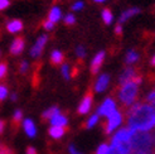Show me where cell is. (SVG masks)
<instances>
[{
	"mask_svg": "<svg viewBox=\"0 0 155 154\" xmlns=\"http://www.w3.org/2000/svg\"><path fill=\"white\" fill-rule=\"evenodd\" d=\"M134 133H135V130H133V129L122 128L112 136L111 143H130V139Z\"/></svg>",
	"mask_w": 155,
	"mask_h": 154,
	"instance_id": "obj_5",
	"label": "cell"
},
{
	"mask_svg": "<svg viewBox=\"0 0 155 154\" xmlns=\"http://www.w3.org/2000/svg\"><path fill=\"white\" fill-rule=\"evenodd\" d=\"M5 121L4 120H0V135H2L4 133V130H5Z\"/></svg>",
	"mask_w": 155,
	"mask_h": 154,
	"instance_id": "obj_40",
	"label": "cell"
},
{
	"mask_svg": "<svg viewBox=\"0 0 155 154\" xmlns=\"http://www.w3.org/2000/svg\"><path fill=\"white\" fill-rule=\"evenodd\" d=\"M108 153V145L106 143L101 144L96 150V154H107Z\"/></svg>",
	"mask_w": 155,
	"mask_h": 154,
	"instance_id": "obj_28",
	"label": "cell"
},
{
	"mask_svg": "<svg viewBox=\"0 0 155 154\" xmlns=\"http://www.w3.org/2000/svg\"><path fill=\"white\" fill-rule=\"evenodd\" d=\"M122 119H124V115L120 111H117V110H116L114 114H111L110 116L107 118V121L104 124V132H105V134H107V135L111 134L116 128L120 126V124L122 122Z\"/></svg>",
	"mask_w": 155,
	"mask_h": 154,
	"instance_id": "obj_4",
	"label": "cell"
},
{
	"mask_svg": "<svg viewBox=\"0 0 155 154\" xmlns=\"http://www.w3.org/2000/svg\"><path fill=\"white\" fill-rule=\"evenodd\" d=\"M107 154H120V152L116 149L114 145H110V147H108V153Z\"/></svg>",
	"mask_w": 155,
	"mask_h": 154,
	"instance_id": "obj_36",
	"label": "cell"
},
{
	"mask_svg": "<svg viewBox=\"0 0 155 154\" xmlns=\"http://www.w3.org/2000/svg\"><path fill=\"white\" fill-rule=\"evenodd\" d=\"M151 66H155V56H154L153 59H151Z\"/></svg>",
	"mask_w": 155,
	"mask_h": 154,
	"instance_id": "obj_43",
	"label": "cell"
},
{
	"mask_svg": "<svg viewBox=\"0 0 155 154\" xmlns=\"http://www.w3.org/2000/svg\"><path fill=\"white\" fill-rule=\"evenodd\" d=\"M69 153L71 154H82V153H80V152H77V149L74 148V145H69Z\"/></svg>",
	"mask_w": 155,
	"mask_h": 154,
	"instance_id": "obj_39",
	"label": "cell"
},
{
	"mask_svg": "<svg viewBox=\"0 0 155 154\" xmlns=\"http://www.w3.org/2000/svg\"><path fill=\"white\" fill-rule=\"evenodd\" d=\"M74 22H76V18H74L73 14H67L64 17V24L66 25H72V24H74Z\"/></svg>",
	"mask_w": 155,
	"mask_h": 154,
	"instance_id": "obj_27",
	"label": "cell"
},
{
	"mask_svg": "<svg viewBox=\"0 0 155 154\" xmlns=\"http://www.w3.org/2000/svg\"><path fill=\"white\" fill-rule=\"evenodd\" d=\"M67 132H68L67 126H52L48 130V134L53 138V139H59V138H62Z\"/></svg>",
	"mask_w": 155,
	"mask_h": 154,
	"instance_id": "obj_13",
	"label": "cell"
},
{
	"mask_svg": "<svg viewBox=\"0 0 155 154\" xmlns=\"http://www.w3.org/2000/svg\"><path fill=\"white\" fill-rule=\"evenodd\" d=\"M0 56H2V52H0Z\"/></svg>",
	"mask_w": 155,
	"mask_h": 154,
	"instance_id": "obj_45",
	"label": "cell"
},
{
	"mask_svg": "<svg viewBox=\"0 0 155 154\" xmlns=\"http://www.w3.org/2000/svg\"><path fill=\"white\" fill-rule=\"evenodd\" d=\"M150 134H151V138H153V142H154V145H155V128L150 132Z\"/></svg>",
	"mask_w": 155,
	"mask_h": 154,
	"instance_id": "obj_41",
	"label": "cell"
},
{
	"mask_svg": "<svg viewBox=\"0 0 155 154\" xmlns=\"http://www.w3.org/2000/svg\"><path fill=\"white\" fill-rule=\"evenodd\" d=\"M49 121H51V124L53 126H66L67 122H68L67 118L64 116V115H62L61 112H58L57 115H54V116Z\"/></svg>",
	"mask_w": 155,
	"mask_h": 154,
	"instance_id": "obj_14",
	"label": "cell"
},
{
	"mask_svg": "<svg viewBox=\"0 0 155 154\" xmlns=\"http://www.w3.org/2000/svg\"><path fill=\"white\" fill-rule=\"evenodd\" d=\"M112 13H111V10L110 9H107V8H106V9H104L102 10V19H104V22H105V24H111V23H112Z\"/></svg>",
	"mask_w": 155,
	"mask_h": 154,
	"instance_id": "obj_21",
	"label": "cell"
},
{
	"mask_svg": "<svg viewBox=\"0 0 155 154\" xmlns=\"http://www.w3.org/2000/svg\"><path fill=\"white\" fill-rule=\"evenodd\" d=\"M28 67H29L28 62H25V61H23V62L20 63V66H19V70H20V72H25V71L28 70Z\"/></svg>",
	"mask_w": 155,
	"mask_h": 154,
	"instance_id": "obj_35",
	"label": "cell"
},
{
	"mask_svg": "<svg viewBox=\"0 0 155 154\" xmlns=\"http://www.w3.org/2000/svg\"><path fill=\"white\" fill-rule=\"evenodd\" d=\"M115 111H116V104H115V101L111 97H108V99H106L105 101L102 102V105L97 109V115H98V116L101 115V116L108 118Z\"/></svg>",
	"mask_w": 155,
	"mask_h": 154,
	"instance_id": "obj_6",
	"label": "cell"
},
{
	"mask_svg": "<svg viewBox=\"0 0 155 154\" xmlns=\"http://www.w3.org/2000/svg\"><path fill=\"white\" fill-rule=\"evenodd\" d=\"M12 100H13V101H15V100H17V95L13 94V95H12Z\"/></svg>",
	"mask_w": 155,
	"mask_h": 154,
	"instance_id": "obj_42",
	"label": "cell"
},
{
	"mask_svg": "<svg viewBox=\"0 0 155 154\" xmlns=\"http://www.w3.org/2000/svg\"><path fill=\"white\" fill-rule=\"evenodd\" d=\"M137 58H139V55L135 52V51H129L127 52V55H126V63H134V62H136L137 61Z\"/></svg>",
	"mask_w": 155,
	"mask_h": 154,
	"instance_id": "obj_23",
	"label": "cell"
},
{
	"mask_svg": "<svg viewBox=\"0 0 155 154\" xmlns=\"http://www.w3.org/2000/svg\"><path fill=\"white\" fill-rule=\"evenodd\" d=\"M6 29H8V32H10V33L20 32V30L23 29V23H21V20H19V19L12 20L10 23H8Z\"/></svg>",
	"mask_w": 155,
	"mask_h": 154,
	"instance_id": "obj_16",
	"label": "cell"
},
{
	"mask_svg": "<svg viewBox=\"0 0 155 154\" xmlns=\"http://www.w3.org/2000/svg\"><path fill=\"white\" fill-rule=\"evenodd\" d=\"M135 76H136V70H135V68H133V67L126 68V70L124 71V72L120 75V77H119V83H120V86H121V85H124V83H126V82H130Z\"/></svg>",
	"mask_w": 155,
	"mask_h": 154,
	"instance_id": "obj_11",
	"label": "cell"
},
{
	"mask_svg": "<svg viewBox=\"0 0 155 154\" xmlns=\"http://www.w3.org/2000/svg\"><path fill=\"white\" fill-rule=\"evenodd\" d=\"M61 14H62V12H61L59 8H57V6L52 8L51 12H49V14H48V20H51L52 23L58 22V20L61 19Z\"/></svg>",
	"mask_w": 155,
	"mask_h": 154,
	"instance_id": "obj_18",
	"label": "cell"
},
{
	"mask_svg": "<svg viewBox=\"0 0 155 154\" xmlns=\"http://www.w3.org/2000/svg\"><path fill=\"white\" fill-rule=\"evenodd\" d=\"M104 59H105V52L104 51L98 52L97 55L94 57V59H92V62H91V72H92V75H96L98 72V70L101 68V66L104 63Z\"/></svg>",
	"mask_w": 155,
	"mask_h": 154,
	"instance_id": "obj_9",
	"label": "cell"
},
{
	"mask_svg": "<svg viewBox=\"0 0 155 154\" xmlns=\"http://www.w3.org/2000/svg\"><path fill=\"white\" fill-rule=\"evenodd\" d=\"M63 53L59 52V51H53L52 52V55H51V62L54 65V66H57V65H61L62 62H63Z\"/></svg>",
	"mask_w": 155,
	"mask_h": 154,
	"instance_id": "obj_19",
	"label": "cell"
},
{
	"mask_svg": "<svg viewBox=\"0 0 155 154\" xmlns=\"http://www.w3.org/2000/svg\"><path fill=\"white\" fill-rule=\"evenodd\" d=\"M61 72H62V76L64 77V80H69V66L67 63H64L62 66Z\"/></svg>",
	"mask_w": 155,
	"mask_h": 154,
	"instance_id": "obj_25",
	"label": "cell"
},
{
	"mask_svg": "<svg viewBox=\"0 0 155 154\" xmlns=\"http://www.w3.org/2000/svg\"><path fill=\"white\" fill-rule=\"evenodd\" d=\"M139 94V85L135 82L130 81L121 85L117 90V99L122 104V106L125 109H129L131 105H134Z\"/></svg>",
	"mask_w": 155,
	"mask_h": 154,
	"instance_id": "obj_3",
	"label": "cell"
},
{
	"mask_svg": "<svg viewBox=\"0 0 155 154\" xmlns=\"http://www.w3.org/2000/svg\"><path fill=\"white\" fill-rule=\"evenodd\" d=\"M43 28L45 30H52L54 28V23H52L51 20H44L43 22Z\"/></svg>",
	"mask_w": 155,
	"mask_h": 154,
	"instance_id": "obj_32",
	"label": "cell"
},
{
	"mask_svg": "<svg viewBox=\"0 0 155 154\" xmlns=\"http://www.w3.org/2000/svg\"><path fill=\"white\" fill-rule=\"evenodd\" d=\"M24 38H21V37H18V38H15L14 42L12 43L10 45V53L14 56H18L20 55V53L23 52V49H24Z\"/></svg>",
	"mask_w": 155,
	"mask_h": 154,
	"instance_id": "obj_10",
	"label": "cell"
},
{
	"mask_svg": "<svg viewBox=\"0 0 155 154\" xmlns=\"http://www.w3.org/2000/svg\"><path fill=\"white\" fill-rule=\"evenodd\" d=\"M92 100H94V95H92V91H87V94L84 95V97L82 99V101L78 106V114L83 115V114H87L91 110V106H92Z\"/></svg>",
	"mask_w": 155,
	"mask_h": 154,
	"instance_id": "obj_8",
	"label": "cell"
},
{
	"mask_svg": "<svg viewBox=\"0 0 155 154\" xmlns=\"http://www.w3.org/2000/svg\"><path fill=\"white\" fill-rule=\"evenodd\" d=\"M25 154H38V152H37V149L35 148H33V147H28L27 148V153Z\"/></svg>",
	"mask_w": 155,
	"mask_h": 154,
	"instance_id": "obj_38",
	"label": "cell"
},
{
	"mask_svg": "<svg viewBox=\"0 0 155 154\" xmlns=\"http://www.w3.org/2000/svg\"><path fill=\"white\" fill-rule=\"evenodd\" d=\"M59 112V110H58V107L57 106H53V107H51V109H48V110H45L43 114H42V119L43 120H51L54 115H57Z\"/></svg>",
	"mask_w": 155,
	"mask_h": 154,
	"instance_id": "obj_20",
	"label": "cell"
},
{
	"mask_svg": "<svg viewBox=\"0 0 155 154\" xmlns=\"http://www.w3.org/2000/svg\"><path fill=\"white\" fill-rule=\"evenodd\" d=\"M130 147L134 153L154 154L155 145L150 132H135L130 139Z\"/></svg>",
	"mask_w": 155,
	"mask_h": 154,
	"instance_id": "obj_2",
	"label": "cell"
},
{
	"mask_svg": "<svg viewBox=\"0 0 155 154\" xmlns=\"http://www.w3.org/2000/svg\"><path fill=\"white\" fill-rule=\"evenodd\" d=\"M108 82H110V76L107 73H104L98 77V80L96 81V85H95V91L96 92H102L107 89L108 86Z\"/></svg>",
	"mask_w": 155,
	"mask_h": 154,
	"instance_id": "obj_12",
	"label": "cell"
},
{
	"mask_svg": "<svg viewBox=\"0 0 155 154\" xmlns=\"http://www.w3.org/2000/svg\"><path fill=\"white\" fill-rule=\"evenodd\" d=\"M8 96V89L3 85H0V101H3V100Z\"/></svg>",
	"mask_w": 155,
	"mask_h": 154,
	"instance_id": "obj_31",
	"label": "cell"
},
{
	"mask_svg": "<svg viewBox=\"0 0 155 154\" xmlns=\"http://www.w3.org/2000/svg\"><path fill=\"white\" fill-rule=\"evenodd\" d=\"M154 154H155V149H154Z\"/></svg>",
	"mask_w": 155,
	"mask_h": 154,
	"instance_id": "obj_46",
	"label": "cell"
},
{
	"mask_svg": "<svg viewBox=\"0 0 155 154\" xmlns=\"http://www.w3.org/2000/svg\"><path fill=\"white\" fill-rule=\"evenodd\" d=\"M21 116H23V114H21L20 110H17V111L14 112V115H13V121H12V124H13V128H14V129H17V128L19 126L20 120H21Z\"/></svg>",
	"mask_w": 155,
	"mask_h": 154,
	"instance_id": "obj_22",
	"label": "cell"
},
{
	"mask_svg": "<svg viewBox=\"0 0 155 154\" xmlns=\"http://www.w3.org/2000/svg\"><path fill=\"white\" fill-rule=\"evenodd\" d=\"M47 39H48V37L45 35V34L44 35H41L37 39L35 44L32 47V49H30V56H32L33 58H37V57L41 56V53H42V51L44 48V45H45V43H47Z\"/></svg>",
	"mask_w": 155,
	"mask_h": 154,
	"instance_id": "obj_7",
	"label": "cell"
},
{
	"mask_svg": "<svg viewBox=\"0 0 155 154\" xmlns=\"http://www.w3.org/2000/svg\"><path fill=\"white\" fill-rule=\"evenodd\" d=\"M139 10L137 8H131V9H129V10H126V12H124L122 14H121V17H120V19H119V23L121 24V23H124V22H126L129 18H131L133 15H135V14H137Z\"/></svg>",
	"mask_w": 155,
	"mask_h": 154,
	"instance_id": "obj_17",
	"label": "cell"
},
{
	"mask_svg": "<svg viewBox=\"0 0 155 154\" xmlns=\"http://www.w3.org/2000/svg\"><path fill=\"white\" fill-rule=\"evenodd\" d=\"M97 121H98V115H97V114H94V115H92V116L87 120V122H86V124H84L83 126L87 128V129H91V128H94V126L97 124Z\"/></svg>",
	"mask_w": 155,
	"mask_h": 154,
	"instance_id": "obj_24",
	"label": "cell"
},
{
	"mask_svg": "<svg viewBox=\"0 0 155 154\" xmlns=\"http://www.w3.org/2000/svg\"><path fill=\"white\" fill-rule=\"evenodd\" d=\"M82 8H83V3L82 2H76L72 5V10H81Z\"/></svg>",
	"mask_w": 155,
	"mask_h": 154,
	"instance_id": "obj_34",
	"label": "cell"
},
{
	"mask_svg": "<svg viewBox=\"0 0 155 154\" xmlns=\"http://www.w3.org/2000/svg\"><path fill=\"white\" fill-rule=\"evenodd\" d=\"M126 122L135 132H150L155 128V109L146 102H135L126 109Z\"/></svg>",
	"mask_w": 155,
	"mask_h": 154,
	"instance_id": "obj_1",
	"label": "cell"
},
{
	"mask_svg": "<svg viewBox=\"0 0 155 154\" xmlns=\"http://www.w3.org/2000/svg\"><path fill=\"white\" fill-rule=\"evenodd\" d=\"M23 126H24V130H25V133H27L28 136H30V138L35 136V134H37V129H35L34 122L30 120V119L24 120V124H23Z\"/></svg>",
	"mask_w": 155,
	"mask_h": 154,
	"instance_id": "obj_15",
	"label": "cell"
},
{
	"mask_svg": "<svg viewBox=\"0 0 155 154\" xmlns=\"http://www.w3.org/2000/svg\"><path fill=\"white\" fill-rule=\"evenodd\" d=\"M115 33L117 34V35H121V33H122V27H121L120 23H117V24H116V27H115Z\"/></svg>",
	"mask_w": 155,
	"mask_h": 154,
	"instance_id": "obj_37",
	"label": "cell"
},
{
	"mask_svg": "<svg viewBox=\"0 0 155 154\" xmlns=\"http://www.w3.org/2000/svg\"><path fill=\"white\" fill-rule=\"evenodd\" d=\"M76 55L78 58H84V56H86V49H84V47H82V45H78L76 49Z\"/></svg>",
	"mask_w": 155,
	"mask_h": 154,
	"instance_id": "obj_30",
	"label": "cell"
},
{
	"mask_svg": "<svg viewBox=\"0 0 155 154\" xmlns=\"http://www.w3.org/2000/svg\"><path fill=\"white\" fill-rule=\"evenodd\" d=\"M0 154H15V152L12 148L6 147V145L3 143L2 145H0Z\"/></svg>",
	"mask_w": 155,
	"mask_h": 154,
	"instance_id": "obj_26",
	"label": "cell"
},
{
	"mask_svg": "<svg viewBox=\"0 0 155 154\" xmlns=\"http://www.w3.org/2000/svg\"><path fill=\"white\" fill-rule=\"evenodd\" d=\"M6 71H8V65L5 62L0 63V80H3L6 76Z\"/></svg>",
	"mask_w": 155,
	"mask_h": 154,
	"instance_id": "obj_29",
	"label": "cell"
},
{
	"mask_svg": "<svg viewBox=\"0 0 155 154\" xmlns=\"http://www.w3.org/2000/svg\"><path fill=\"white\" fill-rule=\"evenodd\" d=\"M96 3H102V2H105V0H95Z\"/></svg>",
	"mask_w": 155,
	"mask_h": 154,
	"instance_id": "obj_44",
	"label": "cell"
},
{
	"mask_svg": "<svg viewBox=\"0 0 155 154\" xmlns=\"http://www.w3.org/2000/svg\"><path fill=\"white\" fill-rule=\"evenodd\" d=\"M10 5V2L9 0H0V10H4L6 9L8 6Z\"/></svg>",
	"mask_w": 155,
	"mask_h": 154,
	"instance_id": "obj_33",
	"label": "cell"
}]
</instances>
